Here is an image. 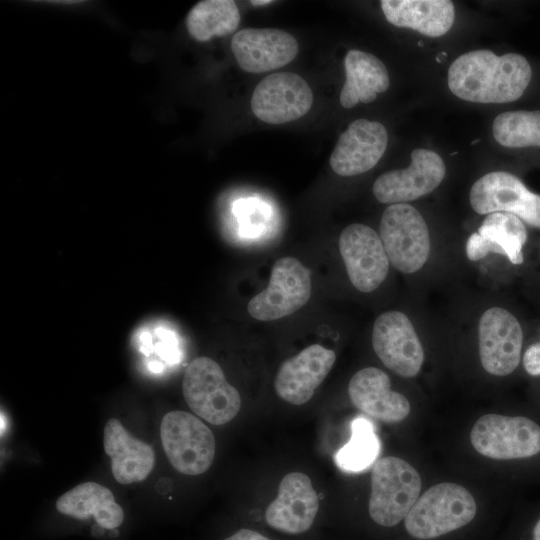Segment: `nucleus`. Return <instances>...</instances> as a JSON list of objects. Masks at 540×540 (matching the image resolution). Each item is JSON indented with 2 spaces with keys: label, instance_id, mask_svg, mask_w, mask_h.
I'll list each match as a JSON object with an SVG mask.
<instances>
[{
  "label": "nucleus",
  "instance_id": "25",
  "mask_svg": "<svg viewBox=\"0 0 540 540\" xmlns=\"http://www.w3.org/2000/svg\"><path fill=\"white\" fill-rule=\"evenodd\" d=\"M239 23L240 12L232 0L200 1L186 17L188 33L200 42L231 34Z\"/></svg>",
  "mask_w": 540,
  "mask_h": 540
},
{
  "label": "nucleus",
  "instance_id": "26",
  "mask_svg": "<svg viewBox=\"0 0 540 540\" xmlns=\"http://www.w3.org/2000/svg\"><path fill=\"white\" fill-rule=\"evenodd\" d=\"M380 453V441L372 423L357 417L351 423V437L335 455L337 466L346 472L357 473L367 469Z\"/></svg>",
  "mask_w": 540,
  "mask_h": 540
},
{
  "label": "nucleus",
  "instance_id": "28",
  "mask_svg": "<svg viewBox=\"0 0 540 540\" xmlns=\"http://www.w3.org/2000/svg\"><path fill=\"white\" fill-rule=\"evenodd\" d=\"M140 351L147 357L156 354L160 359L173 363L178 356L173 333L162 324L148 325L136 334Z\"/></svg>",
  "mask_w": 540,
  "mask_h": 540
},
{
  "label": "nucleus",
  "instance_id": "3",
  "mask_svg": "<svg viewBox=\"0 0 540 540\" xmlns=\"http://www.w3.org/2000/svg\"><path fill=\"white\" fill-rule=\"evenodd\" d=\"M422 481L407 461L386 456L372 469L368 511L380 526L393 527L405 519L419 497Z\"/></svg>",
  "mask_w": 540,
  "mask_h": 540
},
{
  "label": "nucleus",
  "instance_id": "10",
  "mask_svg": "<svg viewBox=\"0 0 540 540\" xmlns=\"http://www.w3.org/2000/svg\"><path fill=\"white\" fill-rule=\"evenodd\" d=\"M372 347L381 362L401 377H415L424 363L421 341L413 323L401 311H386L376 318Z\"/></svg>",
  "mask_w": 540,
  "mask_h": 540
},
{
  "label": "nucleus",
  "instance_id": "5",
  "mask_svg": "<svg viewBox=\"0 0 540 540\" xmlns=\"http://www.w3.org/2000/svg\"><path fill=\"white\" fill-rule=\"evenodd\" d=\"M182 392L190 409L214 425L230 422L241 408L238 390L229 384L220 365L198 357L186 368Z\"/></svg>",
  "mask_w": 540,
  "mask_h": 540
},
{
  "label": "nucleus",
  "instance_id": "6",
  "mask_svg": "<svg viewBox=\"0 0 540 540\" xmlns=\"http://www.w3.org/2000/svg\"><path fill=\"white\" fill-rule=\"evenodd\" d=\"M160 435L168 460L178 472L199 475L210 468L215 439L209 427L196 416L185 411L166 413Z\"/></svg>",
  "mask_w": 540,
  "mask_h": 540
},
{
  "label": "nucleus",
  "instance_id": "31",
  "mask_svg": "<svg viewBox=\"0 0 540 540\" xmlns=\"http://www.w3.org/2000/svg\"><path fill=\"white\" fill-rule=\"evenodd\" d=\"M533 540H540V518L537 521L533 530Z\"/></svg>",
  "mask_w": 540,
  "mask_h": 540
},
{
  "label": "nucleus",
  "instance_id": "14",
  "mask_svg": "<svg viewBox=\"0 0 540 540\" xmlns=\"http://www.w3.org/2000/svg\"><path fill=\"white\" fill-rule=\"evenodd\" d=\"M312 103V90L301 76L279 72L266 76L255 87L251 109L266 123L283 124L304 116Z\"/></svg>",
  "mask_w": 540,
  "mask_h": 540
},
{
  "label": "nucleus",
  "instance_id": "29",
  "mask_svg": "<svg viewBox=\"0 0 540 540\" xmlns=\"http://www.w3.org/2000/svg\"><path fill=\"white\" fill-rule=\"evenodd\" d=\"M523 366L531 376L540 375V342L530 345L523 355Z\"/></svg>",
  "mask_w": 540,
  "mask_h": 540
},
{
  "label": "nucleus",
  "instance_id": "21",
  "mask_svg": "<svg viewBox=\"0 0 540 540\" xmlns=\"http://www.w3.org/2000/svg\"><path fill=\"white\" fill-rule=\"evenodd\" d=\"M103 445L111 459V470L117 482L123 485L145 480L155 464L153 448L133 437L116 418H110L104 427Z\"/></svg>",
  "mask_w": 540,
  "mask_h": 540
},
{
  "label": "nucleus",
  "instance_id": "32",
  "mask_svg": "<svg viewBox=\"0 0 540 540\" xmlns=\"http://www.w3.org/2000/svg\"><path fill=\"white\" fill-rule=\"evenodd\" d=\"M251 3L254 6H262V5H267V4L272 3V1H270V0H260V1L254 0V1H251Z\"/></svg>",
  "mask_w": 540,
  "mask_h": 540
},
{
  "label": "nucleus",
  "instance_id": "20",
  "mask_svg": "<svg viewBox=\"0 0 540 540\" xmlns=\"http://www.w3.org/2000/svg\"><path fill=\"white\" fill-rule=\"evenodd\" d=\"M527 230L523 221L514 214L494 212L487 214L478 230L466 242V255L471 261H479L490 253L507 257L514 265L523 263V246Z\"/></svg>",
  "mask_w": 540,
  "mask_h": 540
},
{
  "label": "nucleus",
  "instance_id": "1",
  "mask_svg": "<svg viewBox=\"0 0 540 540\" xmlns=\"http://www.w3.org/2000/svg\"><path fill=\"white\" fill-rule=\"evenodd\" d=\"M531 77V66L522 55L497 56L481 49L456 58L449 67L447 82L450 91L465 101L507 103L522 96Z\"/></svg>",
  "mask_w": 540,
  "mask_h": 540
},
{
  "label": "nucleus",
  "instance_id": "22",
  "mask_svg": "<svg viewBox=\"0 0 540 540\" xmlns=\"http://www.w3.org/2000/svg\"><path fill=\"white\" fill-rule=\"evenodd\" d=\"M380 4L389 23L428 37L446 34L455 19V8L449 0H382Z\"/></svg>",
  "mask_w": 540,
  "mask_h": 540
},
{
  "label": "nucleus",
  "instance_id": "13",
  "mask_svg": "<svg viewBox=\"0 0 540 540\" xmlns=\"http://www.w3.org/2000/svg\"><path fill=\"white\" fill-rule=\"evenodd\" d=\"M339 251L350 282L360 292H372L386 279L390 262L379 234L371 227L347 226L339 237Z\"/></svg>",
  "mask_w": 540,
  "mask_h": 540
},
{
  "label": "nucleus",
  "instance_id": "19",
  "mask_svg": "<svg viewBox=\"0 0 540 540\" xmlns=\"http://www.w3.org/2000/svg\"><path fill=\"white\" fill-rule=\"evenodd\" d=\"M390 378L376 367L357 371L349 381L351 402L363 413L386 423H397L410 413L408 399L390 388Z\"/></svg>",
  "mask_w": 540,
  "mask_h": 540
},
{
  "label": "nucleus",
  "instance_id": "9",
  "mask_svg": "<svg viewBox=\"0 0 540 540\" xmlns=\"http://www.w3.org/2000/svg\"><path fill=\"white\" fill-rule=\"evenodd\" d=\"M469 201L478 214L510 213L530 226L540 228V195L531 192L509 172L494 171L483 175L472 185Z\"/></svg>",
  "mask_w": 540,
  "mask_h": 540
},
{
  "label": "nucleus",
  "instance_id": "24",
  "mask_svg": "<svg viewBox=\"0 0 540 540\" xmlns=\"http://www.w3.org/2000/svg\"><path fill=\"white\" fill-rule=\"evenodd\" d=\"M344 66L346 80L340 93V103L344 108H352L359 102L370 103L389 87L387 68L373 54L350 50L345 56Z\"/></svg>",
  "mask_w": 540,
  "mask_h": 540
},
{
  "label": "nucleus",
  "instance_id": "16",
  "mask_svg": "<svg viewBox=\"0 0 540 540\" xmlns=\"http://www.w3.org/2000/svg\"><path fill=\"white\" fill-rule=\"evenodd\" d=\"M231 50L244 71L263 73L291 62L299 46L296 38L284 30L246 28L235 33Z\"/></svg>",
  "mask_w": 540,
  "mask_h": 540
},
{
  "label": "nucleus",
  "instance_id": "18",
  "mask_svg": "<svg viewBox=\"0 0 540 540\" xmlns=\"http://www.w3.org/2000/svg\"><path fill=\"white\" fill-rule=\"evenodd\" d=\"M336 360L333 350L313 344L285 360L276 375L278 396L293 405L309 401L331 371Z\"/></svg>",
  "mask_w": 540,
  "mask_h": 540
},
{
  "label": "nucleus",
  "instance_id": "23",
  "mask_svg": "<svg viewBox=\"0 0 540 540\" xmlns=\"http://www.w3.org/2000/svg\"><path fill=\"white\" fill-rule=\"evenodd\" d=\"M59 513L85 520L93 517L97 524L113 530L124 520L122 507L116 503L113 493L96 482H85L73 487L56 501Z\"/></svg>",
  "mask_w": 540,
  "mask_h": 540
},
{
  "label": "nucleus",
  "instance_id": "11",
  "mask_svg": "<svg viewBox=\"0 0 540 540\" xmlns=\"http://www.w3.org/2000/svg\"><path fill=\"white\" fill-rule=\"evenodd\" d=\"M479 356L483 369L495 376H507L519 365L523 331L507 309L490 307L478 322Z\"/></svg>",
  "mask_w": 540,
  "mask_h": 540
},
{
  "label": "nucleus",
  "instance_id": "17",
  "mask_svg": "<svg viewBox=\"0 0 540 540\" xmlns=\"http://www.w3.org/2000/svg\"><path fill=\"white\" fill-rule=\"evenodd\" d=\"M387 144L388 133L383 124L357 119L340 135L330 156V166L340 176L362 174L378 163Z\"/></svg>",
  "mask_w": 540,
  "mask_h": 540
},
{
  "label": "nucleus",
  "instance_id": "12",
  "mask_svg": "<svg viewBox=\"0 0 540 540\" xmlns=\"http://www.w3.org/2000/svg\"><path fill=\"white\" fill-rule=\"evenodd\" d=\"M446 174V166L436 152L417 148L411 152L407 168L383 173L373 184L375 198L384 204L414 201L434 191Z\"/></svg>",
  "mask_w": 540,
  "mask_h": 540
},
{
  "label": "nucleus",
  "instance_id": "4",
  "mask_svg": "<svg viewBox=\"0 0 540 540\" xmlns=\"http://www.w3.org/2000/svg\"><path fill=\"white\" fill-rule=\"evenodd\" d=\"M379 236L390 264L399 272L413 274L429 259L428 226L421 213L410 204H391L384 210Z\"/></svg>",
  "mask_w": 540,
  "mask_h": 540
},
{
  "label": "nucleus",
  "instance_id": "15",
  "mask_svg": "<svg viewBox=\"0 0 540 540\" xmlns=\"http://www.w3.org/2000/svg\"><path fill=\"white\" fill-rule=\"evenodd\" d=\"M319 498L311 479L291 472L283 477L276 498L265 510L266 524L281 533L298 535L308 531L317 516Z\"/></svg>",
  "mask_w": 540,
  "mask_h": 540
},
{
  "label": "nucleus",
  "instance_id": "2",
  "mask_svg": "<svg viewBox=\"0 0 540 540\" xmlns=\"http://www.w3.org/2000/svg\"><path fill=\"white\" fill-rule=\"evenodd\" d=\"M476 511V501L465 487L440 483L418 497L404 522L412 537L427 540L467 525Z\"/></svg>",
  "mask_w": 540,
  "mask_h": 540
},
{
  "label": "nucleus",
  "instance_id": "27",
  "mask_svg": "<svg viewBox=\"0 0 540 540\" xmlns=\"http://www.w3.org/2000/svg\"><path fill=\"white\" fill-rule=\"evenodd\" d=\"M492 130L504 147H540V110L503 112L494 119Z\"/></svg>",
  "mask_w": 540,
  "mask_h": 540
},
{
  "label": "nucleus",
  "instance_id": "7",
  "mask_svg": "<svg viewBox=\"0 0 540 540\" xmlns=\"http://www.w3.org/2000/svg\"><path fill=\"white\" fill-rule=\"evenodd\" d=\"M470 440L488 458H528L540 452V426L524 416L486 414L473 425Z\"/></svg>",
  "mask_w": 540,
  "mask_h": 540
},
{
  "label": "nucleus",
  "instance_id": "8",
  "mask_svg": "<svg viewBox=\"0 0 540 540\" xmlns=\"http://www.w3.org/2000/svg\"><path fill=\"white\" fill-rule=\"evenodd\" d=\"M310 295L309 270L294 257H282L272 267L268 286L249 301L247 311L256 320H277L301 309Z\"/></svg>",
  "mask_w": 540,
  "mask_h": 540
},
{
  "label": "nucleus",
  "instance_id": "30",
  "mask_svg": "<svg viewBox=\"0 0 540 540\" xmlns=\"http://www.w3.org/2000/svg\"><path fill=\"white\" fill-rule=\"evenodd\" d=\"M224 540H271L259 531L250 528H241Z\"/></svg>",
  "mask_w": 540,
  "mask_h": 540
}]
</instances>
